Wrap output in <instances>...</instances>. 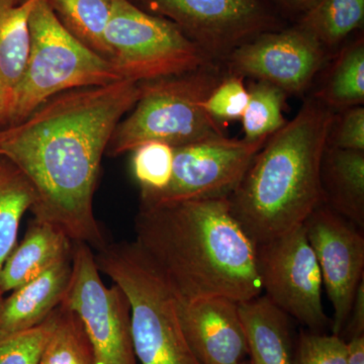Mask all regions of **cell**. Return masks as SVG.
I'll use <instances>...</instances> for the list:
<instances>
[{
    "mask_svg": "<svg viewBox=\"0 0 364 364\" xmlns=\"http://www.w3.org/2000/svg\"><path fill=\"white\" fill-rule=\"evenodd\" d=\"M74 242L61 230L33 219L20 245L14 247L0 272V291H13L72 255Z\"/></svg>",
    "mask_w": 364,
    "mask_h": 364,
    "instance_id": "cell-17",
    "label": "cell"
},
{
    "mask_svg": "<svg viewBox=\"0 0 364 364\" xmlns=\"http://www.w3.org/2000/svg\"><path fill=\"white\" fill-rule=\"evenodd\" d=\"M272 6L279 11L280 16L287 21H298L312 9L318 0H268Z\"/></svg>",
    "mask_w": 364,
    "mask_h": 364,
    "instance_id": "cell-31",
    "label": "cell"
},
{
    "mask_svg": "<svg viewBox=\"0 0 364 364\" xmlns=\"http://www.w3.org/2000/svg\"><path fill=\"white\" fill-rule=\"evenodd\" d=\"M30 33V54L9 124L26 119L60 93L123 80L109 59L86 47L64 28L47 0H39L33 7Z\"/></svg>",
    "mask_w": 364,
    "mask_h": 364,
    "instance_id": "cell-6",
    "label": "cell"
},
{
    "mask_svg": "<svg viewBox=\"0 0 364 364\" xmlns=\"http://www.w3.org/2000/svg\"><path fill=\"white\" fill-rule=\"evenodd\" d=\"M39 0H0V128L11 123L30 54V16Z\"/></svg>",
    "mask_w": 364,
    "mask_h": 364,
    "instance_id": "cell-16",
    "label": "cell"
},
{
    "mask_svg": "<svg viewBox=\"0 0 364 364\" xmlns=\"http://www.w3.org/2000/svg\"><path fill=\"white\" fill-rule=\"evenodd\" d=\"M294 23L313 35L330 55L335 54L352 33L363 28L364 0H318Z\"/></svg>",
    "mask_w": 364,
    "mask_h": 364,
    "instance_id": "cell-21",
    "label": "cell"
},
{
    "mask_svg": "<svg viewBox=\"0 0 364 364\" xmlns=\"http://www.w3.org/2000/svg\"><path fill=\"white\" fill-rule=\"evenodd\" d=\"M239 314L252 364H294L289 316L267 296L241 301Z\"/></svg>",
    "mask_w": 364,
    "mask_h": 364,
    "instance_id": "cell-18",
    "label": "cell"
},
{
    "mask_svg": "<svg viewBox=\"0 0 364 364\" xmlns=\"http://www.w3.org/2000/svg\"><path fill=\"white\" fill-rule=\"evenodd\" d=\"M257 265L264 296L282 312L314 331L331 323L323 306L322 273L304 225L257 245Z\"/></svg>",
    "mask_w": 364,
    "mask_h": 364,
    "instance_id": "cell-10",
    "label": "cell"
},
{
    "mask_svg": "<svg viewBox=\"0 0 364 364\" xmlns=\"http://www.w3.org/2000/svg\"><path fill=\"white\" fill-rule=\"evenodd\" d=\"M135 232L179 301L225 296L241 303L263 293L257 244L228 198L141 205Z\"/></svg>",
    "mask_w": 364,
    "mask_h": 364,
    "instance_id": "cell-2",
    "label": "cell"
},
{
    "mask_svg": "<svg viewBox=\"0 0 364 364\" xmlns=\"http://www.w3.org/2000/svg\"><path fill=\"white\" fill-rule=\"evenodd\" d=\"M327 147L364 151L363 105L335 112L328 135Z\"/></svg>",
    "mask_w": 364,
    "mask_h": 364,
    "instance_id": "cell-30",
    "label": "cell"
},
{
    "mask_svg": "<svg viewBox=\"0 0 364 364\" xmlns=\"http://www.w3.org/2000/svg\"><path fill=\"white\" fill-rule=\"evenodd\" d=\"M4 293L0 291V309H1L2 303H4Z\"/></svg>",
    "mask_w": 364,
    "mask_h": 364,
    "instance_id": "cell-34",
    "label": "cell"
},
{
    "mask_svg": "<svg viewBox=\"0 0 364 364\" xmlns=\"http://www.w3.org/2000/svg\"><path fill=\"white\" fill-rule=\"evenodd\" d=\"M347 327L350 337L364 335V282H360L353 305H352L350 315L347 320L345 328ZM344 328V329H345Z\"/></svg>",
    "mask_w": 364,
    "mask_h": 364,
    "instance_id": "cell-32",
    "label": "cell"
},
{
    "mask_svg": "<svg viewBox=\"0 0 364 364\" xmlns=\"http://www.w3.org/2000/svg\"><path fill=\"white\" fill-rule=\"evenodd\" d=\"M72 255L57 261L4 299L0 309V333L21 332L36 327L61 305L70 284Z\"/></svg>",
    "mask_w": 364,
    "mask_h": 364,
    "instance_id": "cell-15",
    "label": "cell"
},
{
    "mask_svg": "<svg viewBox=\"0 0 364 364\" xmlns=\"http://www.w3.org/2000/svg\"><path fill=\"white\" fill-rule=\"evenodd\" d=\"M139 95V83L129 80L69 90L0 128V155L35 189L33 219L58 228L74 243L97 251L107 245L93 198L114 129Z\"/></svg>",
    "mask_w": 364,
    "mask_h": 364,
    "instance_id": "cell-1",
    "label": "cell"
},
{
    "mask_svg": "<svg viewBox=\"0 0 364 364\" xmlns=\"http://www.w3.org/2000/svg\"><path fill=\"white\" fill-rule=\"evenodd\" d=\"M226 74L223 64L210 62L178 75L139 83L138 100L117 124L107 152L119 156L152 141L176 148L224 136L221 124L203 105Z\"/></svg>",
    "mask_w": 364,
    "mask_h": 364,
    "instance_id": "cell-5",
    "label": "cell"
},
{
    "mask_svg": "<svg viewBox=\"0 0 364 364\" xmlns=\"http://www.w3.org/2000/svg\"><path fill=\"white\" fill-rule=\"evenodd\" d=\"M347 342L337 335L301 333L294 364H347Z\"/></svg>",
    "mask_w": 364,
    "mask_h": 364,
    "instance_id": "cell-29",
    "label": "cell"
},
{
    "mask_svg": "<svg viewBox=\"0 0 364 364\" xmlns=\"http://www.w3.org/2000/svg\"><path fill=\"white\" fill-rule=\"evenodd\" d=\"M238 305V301L225 296L179 301L184 334L200 364L245 360L248 346Z\"/></svg>",
    "mask_w": 364,
    "mask_h": 364,
    "instance_id": "cell-14",
    "label": "cell"
},
{
    "mask_svg": "<svg viewBox=\"0 0 364 364\" xmlns=\"http://www.w3.org/2000/svg\"><path fill=\"white\" fill-rule=\"evenodd\" d=\"M100 272L90 246L74 243L71 280L62 305L80 318L97 364H136L130 303L121 287L105 286Z\"/></svg>",
    "mask_w": 364,
    "mask_h": 364,
    "instance_id": "cell-9",
    "label": "cell"
},
{
    "mask_svg": "<svg viewBox=\"0 0 364 364\" xmlns=\"http://www.w3.org/2000/svg\"><path fill=\"white\" fill-rule=\"evenodd\" d=\"M248 98L245 79L227 73L203 105L208 116L222 126L241 119L247 107Z\"/></svg>",
    "mask_w": 364,
    "mask_h": 364,
    "instance_id": "cell-28",
    "label": "cell"
},
{
    "mask_svg": "<svg viewBox=\"0 0 364 364\" xmlns=\"http://www.w3.org/2000/svg\"><path fill=\"white\" fill-rule=\"evenodd\" d=\"M54 327V312L44 322L25 331L0 333V364H39Z\"/></svg>",
    "mask_w": 364,
    "mask_h": 364,
    "instance_id": "cell-27",
    "label": "cell"
},
{
    "mask_svg": "<svg viewBox=\"0 0 364 364\" xmlns=\"http://www.w3.org/2000/svg\"><path fill=\"white\" fill-rule=\"evenodd\" d=\"M247 90L248 104L240 119L243 139L250 143L267 140L287 124L284 109L289 95L264 81L251 80Z\"/></svg>",
    "mask_w": 364,
    "mask_h": 364,
    "instance_id": "cell-25",
    "label": "cell"
},
{
    "mask_svg": "<svg viewBox=\"0 0 364 364\" xmlns=\"http://www.w3.org/2000/svg\"><path fill=\"white\" fill-rule=\"evenodd\" d=\"M105 37L109 60L123 80H155L214 62L176 23L130 0H112Z\"/></svg>",
    "mask_w": 364,
    "mask_h": 364,
    "instance_id": "cell-7",
    "label": "cell"
},
{
    "mask_svg": "<svg viewBox=\"0 0 364 364\" xmlns=\"http://www.w3.org/2000/svg\"><path fill=\"white\" fill-rule=\"evenodd\" d=\"M39 364H97L80 318L62 304L54 311V327Z\"/></svg>",
    "mask_w": 364,
    "mask_h": 364,
    "instance_id": "cell-24",
    "label": "cell"
},
{
    "mask_svg": "<svg viewBox=\"0 0 364 364\" xmlns=\"http://www.w3.org/2000/svg\"><path fill=\"white\" fill-rule=\"evenodd\" d=\"M132 152V169L141 188V198L156 195L168 186L173 169L172 146L152 141L138 146Z\"/></svg>",
    "mask_w": 364,
    "mask_h": 364,
    "instance_id": "cell-26",
    "label": "cell"
},
{
    "mask_svg": "<svg viewBox=\"0 0 364 364\" xmlns=\"http://www.w3.org/2000/svg\"><path fill=\"white\" fill-rule=\"evenodd\" d=\"M95 261L128 298L134 350L141 364H200L184 334L176 294L135 241L107 243Z\"/></svg>",
    "mask_w": 364,
    "mask_h": 364,
    "instance_id": "cell-4",
    "label": "cell"
},
{
    "mask_svg": "<svg viewBox=\"0 0 364 364\" xmlns=\"http://www.w3.org/2000/svg\"><path fill=\"white\" fill-rule=\"evenodd\" d=\"M348 360L347 364H364V335L351 337L347 342Z\"/></svg>",
    "mask_w": 364,
    "mask_h": 364,
    "instance_id": "cell-33",
    "label": "cell"
},
{
    "mask_svg": "<svg viewBox=\"0 0 364 364\" xmlns=\"http://www.w3.org/2000/svg\"><path fill=\"white\" fill-rule=\"evenodd\" d=\"M47 1L60 23L72 36L100 56L111 59L105 35L111 16L112 0Z\"/></svg>",
    "mask_w": 364,
    "mask_h": 364,
    "instance_id": "cell-23",
    "label": "cell"
},
{
    "mask_svg": "<svg viewBox=\"0 0 364 364\" xmlns=\"http://www.w3.org/2000/svg\"><path fill=\"white\" fill-rule=\"evenodd\" d=\"M303 225L317 257L323 287L332 304V334L340 336L363 280V230L324 203L316 208Z\"/></svg>",
    "mask_w": 364,
    "mask_h": 364,
    "instance_id": "cell-13",
    "label": "cell"
},
{
    "mask_svg": "<svg viewBox=\"0 0 364 364\" xmlns=\"http://www.w3.org/2000/svg\"><path fill=\"white\" fill-rule=\"evenodd\" d=\"M329 56L313 35L293 23L239 46L223 65L228 74L264 81L287 95H301L320 75Z\"/></svg>",
    "mask_w": 364,
    "mask_h": 364,
    "instance_id": "cell-12",
    "label": "cell"
},
{
    "mask_svg": "<svg viewBox=\"0 0 364 364\" xmlns=\"http://www.w3.org/2000/svg\"><path fill=\"white\" fill-rule=\"evenodd\" d=\"M11 1L16 2V4H21L23 0H11Z\"/></svg>",
    "mask_w": 364,
    "mask_h": 364,
    "instance_id": "cell-36",
    "label": "cell"
},
{
    "mask_svg": "<svg viewBox=\"0 0 364 364\" xmlns=\"http://www.w3.org/2000/svg\"><path fill=\"white\" fill-rule=\"evenodd\" d=\"M335 112L309 97L267 139L229 196L232 213L257 245L296 229L323 205L321 163Z\"/></svg>",
    "mask_w": 364,
    "mask_h": 364,
    "instance_id": "cell-3",
    "label": "cell"
},
{
    "mask_svg": "<svg viewBox=\"0 0 364 364\" xmlns=\"http://www.w3.org/2000/svg\"><path fill=\"white\" fill-rule=\"evenodd\" d=\"M323 203L364 229V151L326 148L321 163Z\"/></svg>",
    "mask_w": 364,
    "mask_h": 364,
    "instance_id": "cell-19",
    "label": "cell"
},
{
    "mask_svg": "<svg viewBox=\"0 0 364 364\" xmlns=\"http://www.w3.org/2000/svg\"><path fill=\"white\" fill-rule=\"evenodd\" d=\"M148 13L176 23L208 59L224 63L239 46L286 28L268 0H141Z\"/></svg>",
    "mask_w": 364,
    "mask_h": 364,
    "instance_id": "cell-8",
    "label": "cell"
},
{
    "mask_svg": "<svg viewBox=\"0 0 364 364\" xmlns=\"http://www.w3.org/2000/svg\"><path fill=\"white\" fill-rule=\"evenodd\" d=\"M313 97L335 112L364 105V38L345 43L333 54L332 62Z\"/></svg>",
    "mask_w": 364,
    "mask_h": 364,
    "instance_id": "cell-20",
    "label": "cell"
},
{
    "mask_svg": "<svg viewBox=\"0 0 364 364\" xmlns=\"http://www.w3.org/2000/svg\"><path fill=\"white\" fill-rule=\"evenodd\" d=\"M267 141L250 143L224 135L174 148L168 186L141 198V205L229 198Z\"/></svg>",
    "mask_w": 364,
    "mask_h": 364,
    "instance_id": "cell-11",
    "label": "cell"
},
{
    "mask_svg": "<svg viewBox=\"0 0 364 364\" xmlns=\"http://www.w3.org/2000/svg\"><path fill=\"white\" fill-rule=\"evenodd\" d=\"M237 364H252L250 363V360L247 361V360H243V361H241V363H237Z\"/></svg>",
    "mask_w": 364,
    "mask_h": 364,
    "instance_id": "cell-35",
    "label": "cell"
},
{
    "mask_svg": "<svg viewBox=\"0 0 364 364\" xmlns=\"http://www.w3.org/2000/svg\"><path fill=\"white\" fill-rule=\"evenodd\" d=\"M35 202V189L28 177L0 155V272L16 246L21 219Z\"/></svg>",
    "mask_w": 364,
    "mask_h": 364,
    "instance_id": "cell-22",
    "label": "cell"
}]
</instances>
